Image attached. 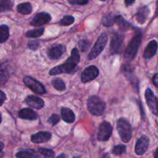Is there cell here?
Listing matches in <instances>:
<instances>
[{
	"mask_svg": "<svg viewBox=\"0 0 158 158\" xmlns=\"http://www.w3.org/2000/svg\"><path fill=\"white\" fill-rule=\"evenodd\" d=\"M79 61H80V56H79L78 50L74 48L71 51V56L67 60V61L60 66H57L53 68L50 71V74L51 76H54L60 73H71L74 70Z\"/></svg>",
	"mask_w": 158,
	"mask_h": 158,
	"instance_id": "obj_1",
	"label": "cell"
},
{
	"mask_svg": "<svg viewBox=\"0 0 158 158\" xmlns=\"http://www.w3.org/2000/svg\"><path fill=\"white\" fill-rule=\"evenodd\" d=\"M141 40H142V34L139 33V32L136 33L133 36V38L132 39L130 43H129L128 46L125 49V52H124V57H125V60L130 61L135 58L139 46H140Z\"/></svg>",
	"mask_w": 158,
	"mask_h": 158,
	"instance_id": "obj_2",
	"label": "cell"
},
{
	"mask_svg": "<svg viewBox=\"0 0 158 158\" xmlns=\"http://www.w3.org/2000/svg\"><path fill=\"white\" fill-rule=\"evenodd\" d=\"M88 111L92 115L101 116L105 110V103L97 96H91L88 100Z\"/></svg>",
	"mask_w": 158,
	"mask_h": 158,
	"instance_id": "obj_3",
	"label": "cell"
},
{
	"mask_svg": "<svg viewBox=\"0 0 158 158\" xmlns=\"http://www.w3.org/2000/svg\"><path fill=\"white\" fill-rule=\"evenodd\" d=\"M117 131L122 141L127 143L131 140L132 128L128 120L124 118L119 119L117 121Z\"/></svg>",
	"mask_w": 158,
	"mask_h": 158,
	"instance_id": "obj_4",
	"label": "cell"
},
{
	"mask_svg": "<svg viewBox=\"0 0 158 158\" xmlns=\"http://www.w3.org/2000/svg\"><path fill=\"white\" fill-rule=\"evenodd\" d=\"M107 41H108V35L106 33H102L99 37L98 38V40H96L95 44L94 45V46L91 49V52L88 54V60H91L95 59L96 57L99 56V54L102 52V50L105 48V45H106Z\"/></svg>",
	"mask_w": 158,
	"mask_h": 158,
	"instance_id": "obj_5",
	"label": "cell"
},
{
	"mask_svg": "<svg viewBox=\"0 0 158 158\" xmlns=\"http://www.w3.org/2000/svg\"><path fill=\"white\" fill-rule=\"evenodd\" d=\"M112 133V127L108 122L104 121L99 126L97 138L100 141H107Z\"/></svg>",
	"mask_w": 158,
	"mask_h": 158,
	"instance_id": "obj_6",
	"label": "cell"
},
{
	"mask_svg": "<svg viewBox=\"0 0 158 158\" xmlns=\"http://www.w3.org/2000/svg\"><path fill=\"white\" fill-rule=\"evenodd\" d=\"M124 36L120 34H114L110 43V51L112 54L120 53L123 47Z\"/></svg>",
	"mask_w": 158,
	"mask_h": 158,
	"instance_id": "obj_7",
	"label": "cell"
},
{
	"mask_svg": "<svg viewBox=\"0 0 158 158\" xmlns=\"http://www.w3.org/2000/svg\"><path fill=\"white\" fill-rule=\"evenodd\" d=\"M23 82L31 90H33L36 94H43L46 93V90H45V88L43 86V84L40 83L39 81H37V80L31 78V77H26L23 79Z\"/></svg>",
	"mask_w": 158,
	"mask_h": 158,
	"instance_id": "obj_8",
	"label": "cell"
},
{
	"mask_svg": "<svg viewBox=\"0 0 158 158\" xmlns=\"http://www.w3.org/2000/svg\"><path fill=\"white\" fill-rule=\"evenodd\" d=\"M146 101L149 108L154 115L158 116V99L155 97L153 91L150 89H147L145 92Z\"/></svg>",
	"mask_w": 158,
	"mask_h": 158,
	"instance_id": "obj_9",
	"label": "cell"
},
{
	"mask_svg": "<svg viewBox=\"0 0 158 158\" xmlns=\"http://www.w3.org/2000/svg\"><path fill=\"white\" fill-rule=\"evenodd\" d=\"M99 76V69L96 66H90L82 72L81 79L82 83H88L92 81Z\"/></svg>",
	"mask_w": 158,
	"mask_h": 158,
	"instance_id": "obj_10",
	"label": "cell"
},
{
	"mask_svg": "<svg viewBox=\"0 0 158 158\" xmlns=\"http://www.w3.org/2000/svg\"><path fill=\"white\" fill-rule=\"evenodd\" d=\"M51 19V16L50 14L46 12H40L37 14L31 20L30 24L33 26H40L46 23H49Z\"/></svg>",
	"mask_w": 158,
	"mask_h": 158,
	"instance_id": "obj_11",
	"label": "cell"
},
{
	"mask_svg": "<svg viewBox=\"0 0 158 158\" xmlns=\"http://www.w3.org/2000/svg\"><path fill=\"white\" fill-rule=\"evenodd\" d=\"M149 146V139L146 136H142L136 142L135 151L137 155H143L147 151Z\"/></svg>",
	"mask_w": 158,
	"mask_h": 158,
	"instance_id": "obj_12",
	"label": "cell"
},
{
	"mask_svg": "<svg viewBox=\"0 0 158 158\" xmlns=\"http://www.w3.org/2000/svg\"><path fill=\"white\" fill-rule=\"evenodd\" d=\"M65 52V46L63 45H56V46H53L50 49L48 50L47 54L48 56L52 60H57V59L60 58L61 56L63 55L64 52Z\"/></svg>",
	"mask_w": 158,
	"mask_h": 158,
	"instance_id": "obj_13",
	"label": "cell"
},
{
	"mask_svg": "<svg viewBox=\"0 0 158 158\" xmlns=\"http://www.w3.org/2000/svg\"><path fill=\"white\" fill-rule=\"evenodd\" d=\"M25 102L29 106H31L33 108H35L37 110L41 109L43 106V105H44V101L41 98L33 95L28 96L26 98V100H25Z\"/></svg>",
	"mask_w": 158,
	"mask_h": 158,
	"instance_id": "obj_14",
	"label": "cell"
},
{
	"mask_svg": "<svg viewBox=\"0 0 158 158\" xmlns=\"http://www.w3.org/2000/svg\"><path fill=\"white\" fill-rule=\"evenodd\" d=\"M158 44L156 40H152L149 43L147 46L146 47L143 52V57L145 59H150L155 56L157 51Z\"/></svg>",
	"mask_w": 158,
	"mask_h": 158,
	"instance_id": "obj_15",
	"label": "cell"
},
{
	"mask_svg": "<svg viewBox=\"0 0 158 158\" xmlns=\"http://www.w3.org/2000/svg\"><path fill=\"white\" fill-rule=\"evenodd\" d=\"M51 134L50 132H39L37 134H33L31 137V140L33 143H45L50 140Z\"/></svg>",
	"mask_w": 158,
	"mask_h": 158,
	"instance_id": "obj_16",
	"label": "cell"
},
{
	"mask_svg": "<svg viewBox=\"0 0 158 158\" xmlns=\"http://www.w3.org/2000/svg\"><path fill=\"white\" fill-rule=\"evenodd\" d=\"M19 117L20 118L23 119V120H36L38 117L37 113L32 109L29 108H24L22 109L19 112Z\"/></svg>",
	"mask_w": 158,
	"mask_h": 158,
	"instance_id": "obj_17",
	"label": "cell"
},
{
	"mask_svg": "<svg viewBox=\"0 0 158 158\" xmlns=\"http://www.w3.org/2000/svg\"><path fill=\"white\" fill-rule=\"evenodd\" d=\"M60 114H61V118L67 123H71L75 120V115H74V112L69 108H62L61 111H60Z\"/></svg>",
	"mask_w": 158,
	"mask_h": 158,
	"instance_id": "obj_18",
	"label": "cell"
},
{
	"mask_svg": "<svg viewBox=\"0 0 158 158\" xmlns=\"http://www.w3.org/2000/svg\"><path fill=\"white\" fill-rule=\"evenodd\" d=\"M149 13H150V10H149L148 7H147V6L139 8L136 15V19L138 23H140V24L145 23L147 17H148Z\"/></svg>",
	"mask_w": 158,
	"mask_h": 158,
	"instance_id": "obj_19",
	"label": "cell"
},
{
	"mask_svg": "<svg viewBox=\"0 0 158 158\" xmlns=\"http://www.w3.org/2000/svg\"><path fill=\"white\" fill-rule=\"evenodd\" d=\"M17 158H39V154L34 150L26 149L15 154Z\"/></svg>",
	"mask_w": 158,
	"mask_h": 158,
	"instance_id": "obj_20",
	"label": "cell"
},
{
	"mask_svg": "<svg viewBox=\"0 0 158 158\" xmlns=\"http://www.w3.org/2000/svg\"><path fill=\"white\" fill-rule=\"evenodd\" d=\"M17 11L23 15H28L32 12V6L29 2H24L19 4L16 8Z\"/></svg>",
	"mask_w": 158,
	"mask_h": 158,
	"instance_id": "obj_21",
	"label": "cell"
},
{
	"mask_svg": "<svg viewBox=\"0 0 158 158\" xmlns=\"http://www.w3.org/2000/svg\"><path fill=\"white\" fill-rule=\"evenodd\" d=\"M9 73L7 68L3 65H0V86L4 85L9 79Z\"/></svg>",
	"mask_w": 158,
	"mask_h": 158,
	"instance_id": "obj_22",
	"label": "cell"
},
{
	"mask_svg": "<svg viewBox=\"0 0 158 158\" xmlns=\"http://www.w3.org/2000/svg\"><path fill=\"white\" fill-rule=\"evenodd\" d=\"M116 15H115L112 13H108L107 15H105V16H103L102 19V25H104L105 26H111L114 24V23H116Z\"/></svg>",
	"mask_w": 158,
	"mask_h": 158,
	"instance_id": "obj_23",
	"label": "cell"
},
{
	"mask_svg": "<svg viewBox=\"0 0 158 158\" xmlns=\"http://www.w3.org/2000/svg\"><path fill=\"white\" fill-rule=\"evenodd\" d=\"M9 36V27L6 25L0 26V43H5Z\"/></svg>",
	"mask_w": 158,
	"mask_h": 158,
	"instance_id": "obj_24",
	"label": "cell"
},
{
	"mask_svg": "<svg viewBox=\"0 0 158 158\" xmlns=\"http://www.w3.org/2000/svg\"><path fill=\"white\" fill-rule=\"evenodd\" d=\"M116 23H117L119 27L123 31L127 30L130 26L129 23H127V22L124 19L123 17H122L121 15H116Z\"/></svg>",
	"mask_w": 158,
	"mask_h": 158,
	"instance_id": "obj_25",
	"label": "cell"
},
{
	"mask_svg": "<svg viewBox=\"0 0 158 158\" xmlns=\"http://www.w3.org/2000/svg\"><path fill=\"white\" fill-rule=\"evenodd\" d=\"M52 85L57 90L64 91L66 89V86L63 80L60 78H56L52 80Z\"/></svg>",
	"mask_w": 158,
	"mask_h": 158,
	"instance_id": "obj_26",
	"label": "cell"
},
{
	"mask_svg": "<svg viewBox=\"0 0 158 158\" xmlns=\"http://www.w3.org/2000/svg\"><path fill=\"white\" fill-rule=\"evenodd\" d=\"M43 32H44V29L43 28L32 29V30H29L28 32H26V35L27 37H29V38H37V37L43 35Z\"/></svg>",
	"mask_w": 158,
	"mask_h": 158,
	"instance_id": "obj_27",
	"label": "cell"
},
{
	"mask_svg": "<svg viewBox=\"0 0 158 158\" xmlns=\"http://www.w3.org/2000/svg\"><path fill=\"white\" fill-rule=\"evenodd\" d=\"M12 0H0V12H5L12 9Z\"/></svg>",
	"mask_w": 158,
	"mask_h": 158,
	"instance_id": "obj_28",
	"label": "cell"
},
{
	"mask_svg": "<svg viewBox=\"0 0 158 158\" xmlns=\"http://www.w3.org/2000/svg\"><path fill=\"white\" fill-rule=\"evenodd\" d=\"M74 22V18L72 15H65L60 21L61 26H70Z\"/></svg>",
	"mask_w": 158,
	"mask_h": 158,
	"instance_id": "obj_29",
	"label": "cell"
},
{
	"mask_svg": "<svg viewBox=\"0 0 158 158\" xmlns=\"http://www.w3.org/2000/svg\"><path fill=\"white\" fill-rule=\"evenodd\" d=\"M125 150H126V148L124 145H117V146H115L112 149V154L116 156L121 155L125 152Z\"/></svg>",
	"mask_w": 158,
	"mask_h": 158,
	"instance_id": "obj_30",
	"label": "cell"
},
{
	"mask_svg": "<svg viewBox=\"0 0 158 158\" xmlns=\"http://www.w3.org/2000/svg\"><path fill=\"white\" fill-rule=\"evenodd\" d=\"M39 153L44 156V158H54V152L52 150L40 148L39 149Z\"/></svg>",
	"mask_w": 158,
	"mask_h": 158,
	"instance_id": "obj_31",
	"label": "cell"
},
{
	"mask_svg": "<svg viewBox=\"0 0 158 158\" xmlns=\"http://www.w3.org/2000/svg\"><path fill=\"white\" fill-rule=\"evenodd\" d=\"M60 117L57 116V114H53V115H51V117L48 119L47 121L48 123H50L52 126H54V125L57 124V123L60 121Z\"/></svg>",
	"mask_w": 158,
	"mask_h": 158,
	"instance_id": "obj_32",
	"label": "cell"
},
{
	"mask_svg": "<svg viewBox=\"0 0 158 158\" xmlns=\"http://www.w3.org/2000/svg\"><path fill=\"white\" fill-rule=\"evenodd\" d=\"M39 45H40V43L38 41H31L28 44V47L32 50H35L39 47Z\"/></svg>",
	"mask_w": 158,
	"mask_h": 158,
	"instance_id": "obj_33",
	"label": "cell"
},
{
	"mask_svg": "<svg viewBox=\"0 0 158 158\" xmlns=\"http://www.w3.org/2000/svg\"><path fill=\"white\" fill-rule=\"evenodd\" d=\"M79 45H80V47L81 49V50L85 51L86 50L87 48H88V46H89V43L87 41H81L80 43H79Z\"/></svg>",
	"mask_w": 158,
	"mask_h": 158,
	"instance_id": "obj_34",
	"label": "cell"
},
{
	"mask_svg": "<svg viewBox=\"0 0 158 158\" xmlns=\"http://www.w3.org/2000/svg\"><path fill=\"white\" fill-rule=\"evenodd\" d=\"M6 99V94H5L2 91L0 90V106H2V105L3 104V103L5 102Z\"/></svg>",
	"mask_w": 158,
	"mask_h": 158,
	"instance_id": "obj_35",
	"label": "cell"
},
{
	"mask_svg": "<svg viewBox=\"0 0 158 158\" xmlns=\"http://www.w3.org/2000/svg\"><path fill=\"white\" fill-rule=\"evenodd\" d=\"M153 83L156 88H158V73L155 74L153 77Z\"/></svg>",
	"mask_w": 158,
	"mask_h": 158,
	"instance_id": "obj_36",
	"label": "cell"
},
{
	"mask_svg": "<svg viewBox=\"0 0 158 158\" xmlns=\"http://www.w3.org/2000/svg\"><path fill=\"white\" fill-rule=\"evenodd\" d=\"M74 2L78 5H85L88 2V0H74Z\"/></svg>",
	"mask_w": 158,
	"mask_h": 158,
	"instance_id": "obj_37",
	"label": "cell"
},
{
	"mask_svg": "<svg viewBox=\"0 0 158 158\" xmlns=\"http://www.w3.org/2000/svg\"><path fill=\"white\" fill-rule=\"evenodd\" d=\"M3 149H4V144L2 142H0V158H2L4 156Z\"/></svg>",
	"mask_w": 158,
	"mask_h": 158,
	"instance_id": "obj_38",
	"label": "cell"
},
{
	"mask_svg": "<svg viewBox=\"0 0 158 158\" xmlns=\"http://www.w3.org/2000/svg\"><path fill=\"white\" fill-rule=\"evenodd\" d=\"M135 2V0H125V2L126 4V6H130V5L133 4Z\"/></svg>",
	"mask_w": 158,
	"mask_h": 158,
	"instance_id": "obj_39",
	"label": "cell"
},
{
	"mask_svg": "<svg viewBox=\"0 0 158 158\" xmlns=\"http://www.w3.org/2000/svg\"><path fill=\"white\" fill-rule=\"evenodd\" d=\"M154 158H158V148H157V149H156V151H155Z\"/></svg>",
	"mask_w": 158,
	"mask_h": 158,
	"instance_id": "obj_40",
	"label": "cell"
},
{
	"mask_svg": "<svg viewBox=\"0 0 158 158\" xmlns=\"http://www.w3.org/2000/svg\"><path fill=\"white\" fill-rule=\"evenodd\" d=\"M57 158H66V156H65V154H60V155H59Z\"/></svg>",
	"mask_w": 158,
	"mask_h": 158,
	"instance_id": "obj_41",
	"label": "cell"
},
{
	"mask_svg": "<svg viewBox=\"0 0 158 158\" xmlns=\"http://www.w3.org/2000/svg\"><path fill=\"white\" fill-rule=\"evenodd\" d=\"M2 122V116H1V114H0V123H1Z\"/></svg>",
	"mask_w": 158,
	"mask_h": 158,
	"instance_id": "obj_42",
	"label": "cell"
},
{
	"mask_svg": "<svg viewBox=\"0 0 158 158\" xmlns=\"http://www.w3.org/2000/svg\"><path fill=\"white\" fill-rule=\"evenodd\" d=\"M73 158H79V157H73Z\"/></svg>",
	"mask_w": 158,
	"mask_h": 158,
	"instance_id": "obj_43",
	"label": "cell"
},
{
	"mask_svg": "<svg viewBox=\"0 0 158 158\" xmlns=\"http://www.w3.org/2000/svg\"><path fill=\"white\" fill-rule=\"evenodd\" d=\"M101 1H105V0H101Z\"/></svg>",
	"mask_w": 158,
	"mask_h": 158,
	"instance_id": "obj_44",
	"label": "cell"
}]
</instances>
